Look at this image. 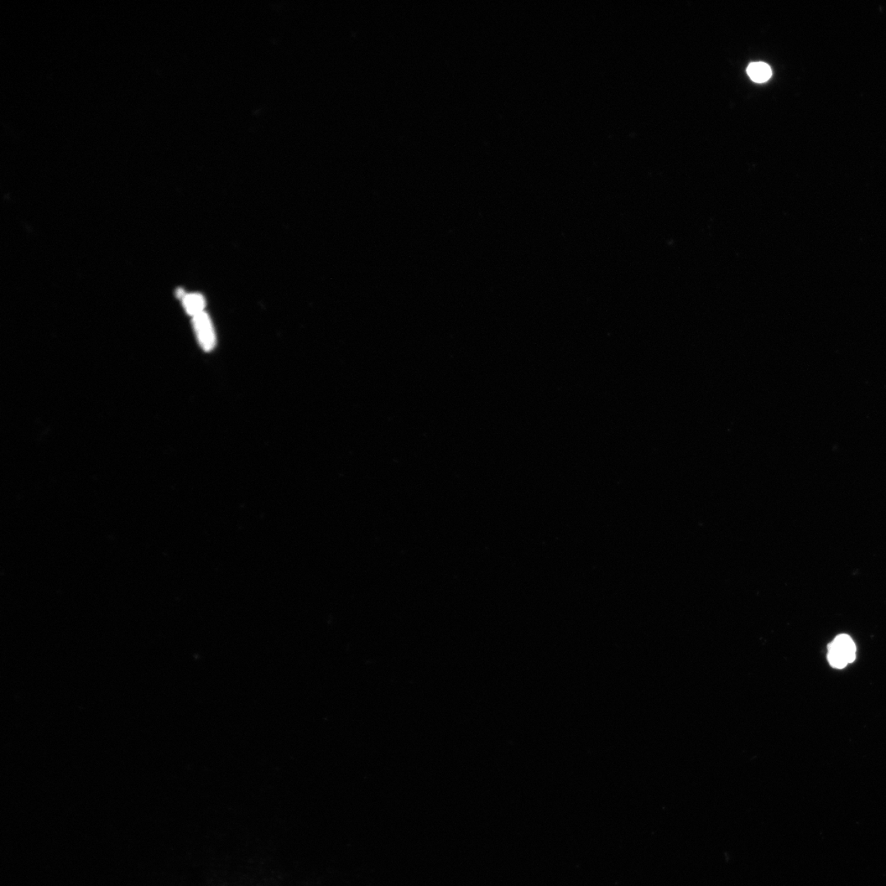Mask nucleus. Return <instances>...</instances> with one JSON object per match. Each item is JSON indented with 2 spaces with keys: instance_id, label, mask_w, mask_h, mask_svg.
I'll return each instance as SVG.
<instances>
[{
  "instance_id": "f257e3e1",
  "label": "nucleus",
  "mask_w": 886,
  "mask_h": 886,
  "mask_svg": "<svg viewBox=\"0 0 886 886\" xmlns=\"http://www.w3.org/2000/svg\"><path fill=\"white\" fill-rule=\"evenodd\" d=\"M856 645L851 636L840 634L828 646L829 663L836 669H843L856 661Z\"/></svg>"
},
{
  "instance_id": "20e7f679",
  "label": "nucleus",
  "mask_w": 886,
  "mask_h": 886,
  "mask_svg": "<svg viewBox=\"0 0 886 886\" xmlns=\"http://www.w3.org/2000/svg\"><path fill=\"white\" fill-rule=\"evenodd\" d=\"M184 300L185 309L189 314L191 315H197L203 312L205 307V300L203 296L199 294L185 295L184 291L180 294Z\"/></svg>"
},
{
  "instance_id": "f03ea898",
  "label": "nucleus",
  "mask_w": 886,
  "mask_h": 886,
  "mask_svg": "<svg viewBox=\"0 0 886 886\" xmlns=\"http://www.w3.org/2000/svg\"><path fill=\"white\" fill-rule=\"evenodd\" d=\"M193 324H194L198 340H199L202 348L206 351H211L215 347V337L211 322L208 319V315L206 313L202 312L201 314L194 316Z\"/></svg>"
},
{
  "instance_id": "7ed1b4c3",
  "label": "nucleus",
  "mask_w": 886,
  "mask_h": 886,
  "mask_svg": "<svg viewBox=\"0 0 886 886\" xmlns=\"http://www.w3.org/2000/svg\"><path fill=\"white\" fill-rule=\"evenodd\" d=\"M747 72L752 81L757 83L768 82L773 75L770 66L763 62H753L749 65Z\"/></svg>"
}]
</instances>
